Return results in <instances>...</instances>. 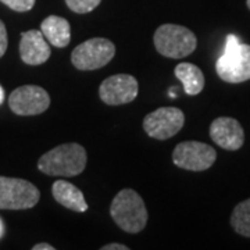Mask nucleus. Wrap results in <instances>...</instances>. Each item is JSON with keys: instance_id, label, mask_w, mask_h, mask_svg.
Returning <instances> with one entry per match:
<instances>
[{"instance_id": "nucleus-1", "label": "nucleus", "mask_w": 250, "mask_h": 250, "mask_svg": "<svg viewBox=\"0 0 250 250\" xmlns=\"http://www.w3.org/2000/svg\"><path fill=\"white\" fill-rule=\"evenodd\" d=\"M86 160V150L80 143H62L39 159L38 168L52 177H75L83 172Z\"/></svg>"}, {"instance_id": "nucleus-2", "label": "nucleus", "mask_w": 250, "mask_h": 250, "mask_svg": "<svg viewBox=\"0 0 250 250\" xmlns=\"http://www.w3.org/2000/svg\"><path fill=\"white\" fill-rule=\"evenodd\" d=\"M110 214L114 223L128 233H138L147 224V208L143 199L134 189H123L113 199Z\"/></svg>"}, {"instance_id": "nucleus-3", "label": "nucleus", "mask_w": 250, "mask_h": 250, "mask_svg": "<svg viewBox=\"0 0 250 250\" xmlns=\"http://www.w3.org/2000/svg\"><path fill=\"white\" fill-rule=\"evenodd\" d=\"M218 77L229 83H241L250 80V45L241 43L235 35L227 36L223 56L217 60Z\"/></svg>"}, {"instance_id": "nucleus-4", "label": "nucleus", "mask_w": 250, "mask_h": 250, "mask_svg": "<svg viewBox=\"0 0 250 250\" xmlns=\"http://www.w3.org/2000/svg\"><path fill=\"white\" fill-rule=\"evenodd\" d=\"M153 42L156 50L168 59H182L196 50L197 39L187 27L163 24L156 29Z\"/></svg>"}, {"instance_id": "nucleus-5", "label": "nucleus", "mask_w": 250, "mask_h": 250, "mask_svg": "<svg viewBox=\"0 0 250 250\" xmlns=\"http://www.w3.org/2000/svg\"><path fill=\"white\" fill-rule=\"evenodd\" d=\"M116 56V46L106 38H92L78 45L71 53V62L81 71L104 67Z\"/></svg>"}, {"instance_id": "nucleus-6", "label": "nucleus", "mask_w": 250, "mask_h": 250, "mask_svg": "<svg viewBox=\"0 0 250 250\" xmlns=\"http://www.w3.org/2000/svg\"><path fill=\"white\" fill-rule=\"evenodd\" d=\"M39 189L29 181L0 177V210H27L38 205Z\"/></svg>"}, {"instance_id": "nucleus-7", "label": "nucleus", "mask_w": 250, "mask_h": 250, "mask_svg": "<svg viewBox=\"0 0 250 250\" xmlns=\"http://www.w3.org/2000/svg\"><path fill=\"white\" fill-rule=\"evenodd\" d=\"M217 159V152L210 145L197 141H187L175 146L172 152L174 164L188 171L208 170Z\"/></svg>"}, {"instance_id": "nucleus-8", "label": "nucleus", "mask_w": 250, "mask_h": 250, "mask_svg": "<svg viewBox=\"0 0 250 250\" xmlns=\"http://www.w3.org/2000/svg\"><path fill=\"white\" fill-rule=\"evenodd\" d=\"M185 124V114L177 107H160L143 120V129L150 138L166 141L177 135Z\"/></svg>"}, {"instance_id": "nucleus-9", "label": "nucleus", "mask_w": 250, "mask_h": 250, "mask_svg": "<svg viewBox=\"0 0 250 250\" xmlns=\"http://www.w3.org/2000/svg\"><path fill=\"white\" fill-rule=\"evenodd\" d=\"M9 106L17 116H38L49 108L50 96L41 86L24 85L11 92Z\"/></svg>"}, {"instance_id": "nucleus-10", "label": "nucleus", "mask_w": 250, "mask_h": 250, "mask_svg": "<svg viewBox=\"0 0 250 250\" xmlns=\"http://www.w3.org/2000/svg\"><path fill=\"white\" fill-rule=\"evenodd\" d=\"M139 85L135 77L129 74L111 75L102 82L99 88V96L103 103L108 106H120L131 103L138 96Z\"/></svg>"}, {"instance_id": "nucleus-11", "label": "nucleus", "mask_w": 250, "mask_h": 250, "mask_svg": "<svg viewBox=\"0 0 250 250\" xmlns=\"http://www.w3.org/2000/svg\"><path fill=\"white\" fill-rule=\"evenodd\" d=\"M210 138L225 150H238L245 142L242 125L231 117H218L210 125Z\"/></svg>"}, {"instance_id": "nucleus-12", "label": "nucleus", "mask_w": 250, "mask_h": 250, "mask_svg": "<svg viewBox=\"0 0 250 250\" xmlns=\"http://www.w3.org/2000/svg\"><path fill=\"white\" fill-rule=\"evenodd\" d=\"M50 46L42 31L31 29L21 34L20 42V56L21 60L28 65H39L49 60L50 57Z\"/></svg>"}, {"instance_id": "nucleus-13", "label": "nucleus", "mask_w": 250, "mask_h": 250, "mask_svg": "<svg viewBox=\"0 0 250 250\" xmlns=\"http://www.w3.org/2000/svg\"><path fill=\"white\" fill-rule=\"evenodd\" d=\"M52 193L54 200L68 210L77 213H83L88 210V203L83 197V193L68 181L64 179L56 181L52 187Z\"/></svg>"}, {"instance_id": "nucleus-14", "label": "nucleus", "mask_w": 250, "mask_h": 250, "mask_svg": "<svg viewBox=\"0 0 250 250\" xmlns=\"http://www.w3.org/2000/svg\"><path fill=\"white\" fill-rule=\"evenodd\" d=\"M41 31L50 45L65 47L71 41V27L65 18L49 16L41 24Z\"/></svg>"}, {"instance_id": "nucleus-15", "label": "nucleus", "mask_w": 250, "mask_h": 250, "mask_svg": "<svg viewBox=\"0 0 250 250\" xmlns=\"http://www.w3.org/2000/svg\"><path fill=\"white\" fill-rule=\"evenodd\" d=\"M175 77L178 78L189 96H196L205 88V75L202 70L192 62H181L175 67Z\"/></svg>"}, {"instance_id": "nucleus-16", "label": "nucleus", "mask_w": 250, "mask_h": 250, "mask_svg": "<svg viewBox=\"0 0 250 250\" xmlns=\"http://www.w3.org/2000/svg\"><path fill=\"white\" fill-rule=\"evenodd\" d=\"M231 225L235 232L250 238V199L243 200L233 208Z\"/></svg>"}, {"instance_id": "nucleus-17", "label": "nucleus", "mask_w": 250, "mask_h": 250, "mask_svg": "<svg viewBox=\"0 0 250 250\" xmlns=\"http://www.w3.org/2000/svg\"><path fill=\"white\" fill-rule=\"evenodd\" d=\"M102 0H65L68 9L77 14H86L98 7Z\"/></svg>"}, {"instance_id": "nucleus-18", "label": "nucleus", "mask_w": 250, "mask_h": 250, "mask_svg": "<svg viewBox=\"0 0 250 250\" xmlns=\"http://www.w3.org/2000/svg\"><path fill=\"white\" fill-rule=\"evenodd\" d=\"M3 4H6L9 9L18 11V13H25L29 11L35 6V0H0Z\"/></svg>"}, {"instance_id": "nucleus-19", "label": "nucleus", "mask_w": 250, "mask_h": 250, "mask_svg": "<svg viewBox=\"0 0 250 250\" xmlns=\"http://www.w3.org/2000/svg\"><path fill=\"white\" fill-rule=\"evenodd\" d=\"M7 43H9V41H7V29H6L4 22L0 20V57L4 56V53H6Z\"/></svg>"}, {"instance_id": "nucleus-20", "label": "nucleus", "mask_w": 250, "mask_h": 250, "mask_svg": "<svg viewBox=\"0 0 250 250\" xmlns=\"http://www.w3.org/2000/svg\"><path fill=\"white\" fill-rule=\"evenodd\" d=\"M102 250H129L128 246L125 245H121V243H108V245H104L100 248Z\"/></svg>"}, {"instance_id": "nucleus-21", "label": "nucleus", "mask_w": 250, "mask_h": 250, "mask_svg": "<svg viewBox=\"0 0 250 250\" xmlns=\"http://www.w3.org/2000/svg\"><path fill=\"white\" fill-rule=\"evenodd\" d=\"M32 250H54V246L49 243H38L35 246H32Z\"/></svg>"}, {"instance_id": "nucleus-22", "label": "nucleus", "mask_w": 250, "mask_h": 250, "mask_svg": "<svg viewBox=\"0 0 250 250\" xmlns=\"http://www.w3.org/2000/svg\"><path fill=\"white\" fill-rule=\"evenodd\" d=\"M3 100H4V90L0 86V104L3 103Z\"/></svg>"}, {"instance_id": "nucleus-23", "label": "nucleus", "mask_w": 250, "mask_h": 250, "mask_svg": "<svg viewBox=\"0 0 250 250\" xmlns=\"http://www.w3.org/2000/svg\"><path fill=\"white\" fill-rule=\"evenodd\" d=\"M3 231H4V227H3V223H1V220H0V236L3 235Z\"/></svg>"}, {"instance_id": "nucleus-24", "label": "nucleus", "mask_w": 250, "mask_h": 250, "mask_svg": "<svg viewBox=\"0 0 250 250\" xmlns=\"http://www.w3.org/2000/svg\"><path fill=\"white\" fill-rule=\"evenodd\" d=\"M246 4H248V7L250 9V0H246Z\"/></svg>"}]
</instances>
